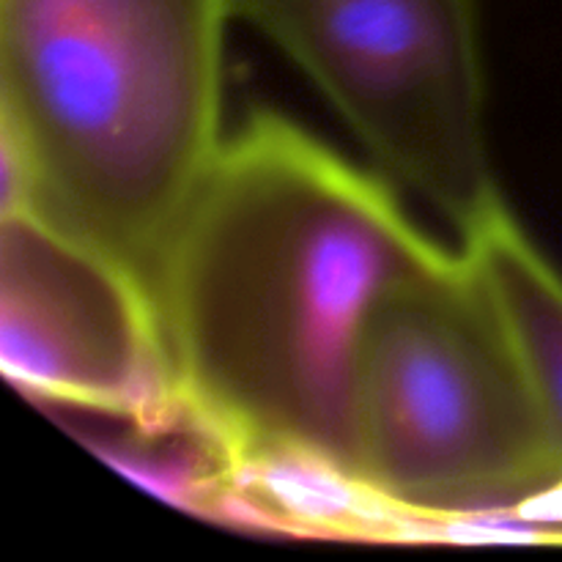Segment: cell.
I'll list each match as a JSON object with an SVG mask.
<instances>
[{"label": "cell", "mask_w": 562, "mask_h": 562, "mask_svg": "<svg viewBox=\"0 0 562 562\" xmlns=\"http://www.w3.org/2000/svg\"><path fill=\"white\" fill-rule=\"evenodd\" d=\"M384 181L285 115L225 137L162 274L159 327L181 415L234 467L351 486V368L387 285L431 267Z\"/></svg>", "instance_id": "6da1fadb"}, {"label": "cell", "mask_w": 562, "mask_h": 562, "mask_svg": "<svg viewBox=\"0 0 562 562\" xmlns=\"http://www.w3.org/2000/svg\"><path fill=\"white\" fill-rule=\"evenodd\" d=\"M231 16V0H0V209L113 261L157 322L170 247L225 143Z\"/></svg>", "instance_id": "7a4b0ae2"}, {"label": "cell", "mask_w": 562, "mask_h": 562, "mask_svg": "<svg viewBox=\"0 0 562 562\" xmlns=\"http://www.w3.org/2000/svg\"><path fill=\"white\" fill-rule=\"evenodd\" d=\"M351 486L426 516L562 488V442L464 252L379 294L351 368Z\"/></svg>", "instance_id": "3957f363"}, {"label": "cell", "mask_w": 562, "mask_h": 562, "mask_svg": "<svg viewBox=\"0 0 562 562\" xmlns=\"http://www.w3.org/2000/svg\"><path fill=\"white\" fill-rule=\"evenodd\" d=\"M459 231L499 201L475 0H231Z\"/></svg>", "instance_id": "277c9868"}, {"label": "cell", "mask_w": 562, "mask_h": 562, "mask_svg": "<svg viewBox=\"0 0 562 562\" xmlns=\"http://www.w3.org/2000/svg\"><path fill=\"white\" fill-rule=\"evenodd\" d=\"M461 252L492 296L562 442V272L499 198L461 231Z\"/></svg>", "instance_id": "8992f818"}, {"label": "cell", "mask_w": 562, "mask_h": 562, "mask_svg": "<svg viewBox=\"0 0 562 562\" xmlns=\"http://www.w3.org/2000/svg\"><path fill=\"white\" fill-rule=\"evenodd\" d=\"M0 362L47 401L159 426L181 415L157 313L135 283L27 209H0Z\"/></svg>", "instance_id": "5b68a950"}]
</instances>
